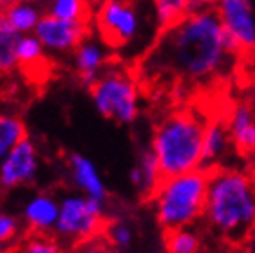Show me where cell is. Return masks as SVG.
Instances as JSON below:
<instances>
[{"mask_svg":"<svg viewBox=\"0 0 255 253\" xmlns=\"http://www.w3.org/2000/svg\"><path fill=\"white\" fill-rule=\"evenodd\" d=\"M239 56L216 11H192L159 33L139 69L157 83L208 85L230 73Z\"/></svg>","mask_w":255,"mask_h":253,"instance_id":"1","label":"cell"},{"mask_svg":"<svg viewBox=\"0 0 255 253\" xmlns=\"http://www.w3.org/2000/svg\"><path fill=\"white\" fill-rule=\"evenodd\" d=\"M203 219L226 243H245L255 232V181L250 174L234 166L212 170Z\"/></svg>","mask_w":255,"mask_h":253,"instance_id":"2","label":"cell"},{"mask_svg":"<svg viewBox=\"0 0 255 253\" xmlns=\"http://www.w3.org/2000/svg\"><path fill=\"white\" fill-rule=\"evenodd\" d=\"M94 33L122 58L145 56L161 29L148 0H103L93 7Z\"/></svg>","mask_w":255,"mask_h":253,"instance_id":"3","label":"cell"},{"mask_svg":"<svg viewBox=\"0 0 255 253\" xmlns=\"http://www.w3.org/2000/svg\"><path fill=\"white\" fill-rule=\"evenodd\" d=\"M205 126V118L190 109H174L156 123L148 148L161 177L203 168Z\"/></svg>","mask_w":255,"mask_h":253,"instance_id":"4","label":"cell"},{"mask_svg":"<svg viewBox=\"0 0 255 253\" xmlns=\"http://www.w3.org/2000/svg\"><path fill=\"white\" fill-rule=\"evenodd\" d=\"M210 172L194 170L181 175L163 177L148 195L154 217L165 232L177 228H194L203 219L208 194Z\"/></svg>","mask_w":255,"mask_h":253,"instance_id":"5","label":"cell"},{"mask_svg":"<svg viewBox=\"0 0 255 253\" xmlns=\"http://www.w3.org/2000/svg\"><path fill=\"white\" fill-rule=\"evenodd\" d=\"M91 102L100 116L118 125H132L141 114V87L128 69L109 65L89 87Z\"/></svg>","mask_w":255,"mask_h":253,"instance_id":"6","label":"cell"},{"mask_svg":"<svg viewBox=\"0 0 255 253\" xmlns=\"http://www.w3.org/2000/svg\"><path fill=\"white\" fill-rule=\"evenodd\" d=\"M105 223V203L84 194H67L60 199V214L54 232L60 239L80 244L100 237Z\"/></svg>","mask_w":255,"mask_h":253,"instance_id":"7","label":"cell"},{"mask_svg":"<svg viewBox=\"0 0 255 253\" xmlns=\"http://www.w3.org/2000/svg\"><path fill=\"white\" fill-rule=\"evenodd\" d=\"M216 15L239 54H248L255 45L254 0H221Z\"/></svg>","mask_w":255,"mask_h":253,"instance_id":"8","label":"cell"},{"mask_svg":"<svg viewBox=\"0 0 255 253\" xmlns=\"http://www.w3.org/2000/svg\"><path fill=\"white\" fill-rule=\"evenodd\" d=\"M91 27V22H65L45 13L33 34L44 45L47 54L64 56L73 53L87 36L93 34Z\"/></svg>","mask_w":255,"mask_h":253,"instance_id":"9","label":"cell"},{"mask_svg":"<svg viewBox=\"0 0 255 253\" xmlns=\"http://www.w3.org/2000/svg\"><path fill=\"white\" fill-rule=\"evenodd\" d=\"M40 172V152L33 137L25 136L0 163V188L15 190L31 185Z\"/></svg>","mask_w":255,"mask_h":253,"instance_id":"10","label":"cell"},{"mask_svg":"<svg viewBox=\"0 0 255 253\" xmlns=\"http://www.w3.org/2000/svg\"><path fill=\"white\" fill-rule=\"evenodd\" d=\"M71 63L80 85L89 89L113 63V53L98 36L91 34L71 53Z\"/></svg>","mask_w":255,"mask_h":253,"instance_id":"11","label":"cell"},{"mask_svg":"<svg viewBox=\"0 0 255 253\" xmlns=\"http://www.w3.org/2000/svg\"><path fill=\"white\" fill-rule=\"evenodd\" d=\"M226 120L234 150L239 156L255 157V105L250 102H237L232 105Z\"/></svg>","mask_w":255,"mask_h":253,"instance_id":"12","label":"cell"},{"mask_svg":"<svg viewBox=\"0 0 255 253\" xmlns=\"http://www.w3.org/2000/svg\"><path fill=\"white\" fill-rule=\"evenodd\" d=\"M67 172L78 194L103 203L107 201V185L93 159L80 152H71L67 156Z\"/></svg>","mask_w":255,"mask_h":253,"instance_id":"13","label":"cell"},{"mask_svg":"<svg viewBox=\"0 0 255 253\" xmlns=\"http://www.w3.org/2000/svg\"><path fill=\"white\" fill-rule=\"evenodd\" d=\"M232 152L234 145L225 118L206 120L205 136H203V170L212 172L221 168Z\"/></svg>","mask_w":255,"mask_h":253,"instance_id":"14","label":"cell"},{"mask_svg":"<svg viewBox=\"0 0 255 253\" xmlns=\"http://www.w3.org/2000/svg\"><path fill=\"white\" fill-rule=\"evenodd\" d=\"M60 214V199L47 192H38L25 201L22 208L24 224L31 230V234L49 235L54 232Z\"/></svg>","mask_w":255,"mask_h":253,"instance_id":"15","label":"cell"},{"mask_svg":"<svg viewBox=\"0 0 255 253\" xmlns=\"http://www.w3.org/2000/svg\"><path fill=\"white\" fill-rule=\"evenodd\" d=\"M5 24L16 34H33L42 16L45 15L44 5L36 0H16L5 11H2Z\"/></svg>","mask_w":255,"mask_h":253,"instance_id":"16","label":"cell"},{"mask_svg":"<svg viewBox=\"0 0 255 253\" xmlns=\"http://www.w3.org/2000/svg\"><path fill=\"white\" fill-rule=\"evenodd\" d=\"M161 174H159V168H157L156 157L150 152V148H145V150L139 154V157L136 159L134 166L128 172V181L130 185L139 192L141 195H150L154 192V188L157 186V183L161 181Z\"/></svg>","mask_w":255,"mask_h":253,"instance_id":"17","label":"cell"},{"mask_svg":"<svg viewBox=\"0 0 255 253\" xmlns=\"http://www.w3.org/2000/svg\"><path fill=\"white\" fill-rule=\"evenodd\" d=\"M16 65L24 73H40L45 67L47 53L34 34H20L15 47Z\"/></svg>","mask_w":255,"mask_h":253,"instance_id":"18","label":"cell"},{"mask_svg":"<svg viewBox=\"0 0 255 253\" xmlns=\"http://www.w3.org/2000/svg\"><path fill=\"white\" fill-rule=\"evenodd\" d=\"M27 136L22 118L13 112H0V163Z\"/></svg>","mask_w":255,"mask_h":253,"instance_id":"19","label":"cell"},{"mask_svg":"<svg viewBox=\"0 0 255 253\" xmlns=\"http://www.w3.org/2000/svg\"><path fill=\"white\" fill-rule=\"evenodd\" d=\"M152 4L159 29H167L194 11L192 0H148Z\"/></svg>","mask_w":255,"mask_h":253,"instance_id":"20","label":"cell"},{"mask_svg":"<svg viewBox=\"0 0 255 253\" xmlns=\"http://www.w3.org/2000/svg\"><path fill=\"white\" fill-rule=\"evenodd\" d=\"M45 13L65 22H91L93 5L89 0H54L47 5Z\"/></svg>","mask_w":255,"mask_h":253,"instance_id":"21","label":"cell"},{"mask_svg":"<svg viewBox=\"0 0 255 253\" xmlns=\"http://www.w3.org/2000/svg\"><path fill=\"white\" fill-rule=\"evenodd\" d=\"M201 237L194 228H177L165 232V252L167 253H199Z\"/></svg>","mask_w":255,"mask_h":253,"instance_id":"22","label":"cell"},{"mask_svg":"<svg viewBox=\"0 0 255 253\" xmlns=\"http://www.w3.org/2000/svg\"><path fill=\"white\" fill-rule=\"evenodd\" d=\"M16 40H18V34L9 25L4 24L0 27V73L2 74L13 73L15 69H18L15 56Z\"/></svg>","mask_w":255,"mask_h":253,"instance_id":"23","label":"cell"},{"mask_svg":"<svg viewBox=\"0 0 255 253\" xmlns=\"http://www.w3.org/2000/svg\"><path fill=\"white\" fill-rule=\"evenodd\" d=\"M15 253H64V248L58 239L51 235L31 234L20 243Z\"/></svg>","mask_w":255,"mask_h":253,"instance_id":"24","label":"cell"},{"mask_svg":"<svg viewBox=\"0 0 255 253\" xmlns=\"http://www.w3.org/2000/svg\"><path fill=\"white\" fill-rule=\"evenodd\" d=\"M103 234H105V239L116 250L127 248L128 244L132 243V237H134L132 228L127 223H123V221H114V223L107 224L105 230H103Z\"/></svg>","mask_w":255,"mask_h":253,"instance_id":"25","label":"cell"},{"mask_svg":"<svg viewBox=\"0 0 255 253\" xmlns=\"http://www.w3.org/2000/svg\"><path fill=\"white\" fill-rule=\"evenodd\" d=\"M20 234V221L7 212H0V246L11 244Z\"/></svg>","mask_w":255,"mask_h":253,"instance_id":"26","label":"cell"},{"mask_svg":"<svg viewBox=\"0 0 255 253\" xmlns=\"http://www.w3.org/2000/svg\"><path fill=\"white\" fill-rule=\"evenodd\" d=\"M71 253H118V250L114 248L107 239L100 235V237L89 239L85 243L76 244Z\"/></svg>","mask_w":255,"mask_h":253,"instance_id":"27","label":"cell"},{"mask_svg":"<svg viewBox=\"0 0 255 253\" xmlns=\"http://www.w3.org/2000/svg\"><path fill=\"white\" fill-rule=\"evenodd\" d=\"M194 2V11H216L221 0H192Z\"/></svg>","mask_w":255,"mask_h":253,"instance_id":"28","label":"cell"},{"mask_svg":"<svg viewBox=\"0 0 255 253\" xmlns=\"http://www.w3.org/2000/svg\"><path fill=\"white\" fill-rule=\"evenodd\" d=\"M15 2H16V0H0V13H2V11H5L11 4H15Z\"/></svg>","mask_w":255,"mask_h":253,"instance_id":"29","label":"cell"},{"mask_svg":"<svg viewBox=\"0 0 255 253\" xmlns=\"http://www.w3.org/2000/svg\"><path fill=\"white\" fill-rule=\"evenodd\" d=\"M248 174H250V177L255 181V157L252 159V163H250V170H248Z\"/></svg>","mask_w":255,"mask_h":253,"instance_id":"30","label":"cell"},{"mask_svg":"<svg viewBox=\"0 0 255 253\" xmlns=\"http://www.w3.org/2000/svg\"><path fill=\"white\" fill-rule=\"evenodd\" d=\"M36 2H38V4H42V5H45V7H47V5H49L51 2H54V0H36Z\"/></svg>","mask_w":255,"mask_h":253,"instance_id":"31","label":"cell"},{"mask_svg":"<svg viewBox=\"0 0 255 253\" xmlns=\"http://www.w3.org/2000/svg\"><path fill=\"white\" fill-rule=\"evenodd\" d=\"M89 2H91V5H93V7H94V5H98V4H102L103 0H89Z\"/></svg>","mask_w":255,"mask_h":253,"instance_id":"32","label":"cell"},{"mask_svg":"<svg viewBox=\"0 0 255 253\" xmlns=\"http://www.w3.org/2000/svg\"><path fill=\"white\" fill-rule=\"evenodd\" d=\"M248 56H252V60H254V63H255V45H254V49H252L250 53H248Z\"/></svg>","mask_w":255,"mask_h":253,"instance_id":"33","label":"cell"},{"mask_svg":"<svg viewBox=\"0 0 255 253\" xmlns=\"http://www.w3.org/2000/svg\"><path fill=\"white\" fill-rule=\"evenodd\" d=\"M5 24V20H4V15H2V13H0V27H2V25Z\"/></svg>","mask_w":255,"mask_h":253,"instance_id":"34","label":"cell"},{"mask_svg":"<svg viewBox=\"0 0 255 253\" xmlns=\"http://www.w3.org/2000/svg\"><path fill=\"white\" fill-rule=\"evenodd\" d=\"M150 253H156V252H150Z\"/></svg>","mask_w":255,"mask_h":253,"instance_id":"35","label":"cell"}]
</instances>
